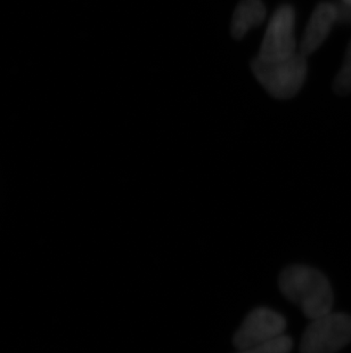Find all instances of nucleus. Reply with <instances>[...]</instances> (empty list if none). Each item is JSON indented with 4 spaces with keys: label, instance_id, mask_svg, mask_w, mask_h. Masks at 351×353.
I'll use <instances>...</instances> for the list:
<instances>
[{
    "label": "nucleus",
    "instance_id": "f257e3e1",
    "mask_svg": "<svg viewBox=\"0 0 351 353\" xmlns=\"http://www.w3.org/2000/svg\"><path fill=\"white\" fill-rule=\"evenodd\" d=\"M279 290L286 299L301 307L309 319L332 312L333 290L328 278L314 268L291 265L281 271Z\"/></svg>",
    "mask_w": 351,
    "mask_h": 353
},
{
    "label": "nucleus",
    "instance_id": "f03ea898",
    "mask_svg": "<svg viewBox=\"0 0 351 353\" xmlns=\"http://www.w3.org/2000/svg\"><path fill=\"white\" fill-rule=\"evenodd\" d=\"M251 69L266 92L277 100L295 97L307 77V62L301 53L281 61H266L257 57L252 60Z\"/></svg>",
    "mask_w": 351,
    "mask_h": 353
},
{
    "label": "nucleus",
    "instance_id": "7ed1b4c3",
    "mask_svg": "<svg viewBox=\"0 0 351 353\" xmlns=\"http://www.w3.org/2000/svg\"><path fill=\"white\" fill-rule=\"evenodd\" d=\"M351 342V316L330 312L312 319L302 335L301 353H335Z\"/></svg>",
    "mask_w": 351,
    "mask_h": 353
},
{
    "label": "nucleus",
    "instance_id": "20e7f679",
    "mask_svg": "<svg viewBox=\"0 0 351 353\" xmlns=\"http://www.w3.org/2000/svg\"><path fill=\"white\" fill-rule=\"evenodd\" d=\"M295 37V10L281 5L269 21L258 57L266 61H281L297 52Z\"/></svg>",
    "mask_w": 351,
    "mask_h": 353
},
{
    "label": "nucleus",
    "instance_id": "39448f33",
    "mask_svg": "<svg viewBox=\"0 0 351 353\" xmlns=\"http://www.w3.org/2000/svg\"><path fill=\"white\" fill-rule=\"evenodd\" d=\"M284 316L267 307H258L246 316L233 339L237 350L265 343L284 334Z\"/></svg>",
    "mask_w": 351,
    "mask_h": 353
},
{
    "label": "nucleus",
    "instance_id": "423d86ee",
    "mask_svg": "<svg viewBox=\"0 0 351 353\" xmlns=\"http://www.w3.org/2000/svg\"><path fill=\"white\" fill-rule=\"evenodd\" d=\"M337 23V6L333 3H321L314 10L300 43V53L310 55L323 45L332 28Z\"/></svg>",
    "mask_w": 351,
    "mask_h": 353
},
{
    "label": "nucleus",
    "instance_id": "0eeeda50",
    "mask_svg": "<svg viewBox=\"0 0 351 353\" xmlns=\"http://www.w3.org/2000/svg\"><path fill=\"white\" fill-rule=\"evenodd\" d=\"M266 7L262 0H242L236 7L232 20V34L236 39L246 36L252 28L265 21Z\"/></svg>",
    "mask_w": 351,
    "mask_h": 353
},
{
    "label": "nucleus",
    "instance_id": "6e6552de",
    "mask_svg": "<svg viewBox=\"0 0 351 353\" xmlns=\"http://www.w3.org/2000/svg\"><path fill=\"white\" fill-rule=\"evenodd\" d=\"M293 349V341L288 335H281L265 343L239 350L237 353H290Z\"/></svg>",
    "mask_w": 351,
    "mask_h": 353
},
{
    "label": "nucleus",
    "instance_id": "1a4fd4ad",
    "mask_svg": "<svg viewBox=\"0 0 351 353\" xmlns=\"http://www.w3.org/2000/svg\"><path fill=\"white\" fill-rule=\"evenodd\" d=\"M333 90L339 95H347L351 92V40L345 52L341 70L335 77Z\"/></svg>",
    "mask_w": 351,
    "mask_h": 353
},
{
    "label": "nucleus",
    "instance_id": "9d476101",
    "mask_svg": "<svg viewBox=\"0 0 351 353\" xmlns=\"http://www.w3.org/2000/svg\"><path fill=\"white\" fill-rule=\"evenodd\" d=\"M337 6V23L351 24V5L340 1L335 3Z\"/></svg>",
    "mask_w": 351,
    "mask_h": 353
},
{
    "label": "nucleus",
    "instance_id": "9b49d317",
    "mask_svg": "<svg viewBox=\"0 0 351 353\" xmlns=\"http://www.w3.org/2000/svg\"><path fill=\"white\" fill-rule=\"evenodd\" d=\"M342 1H345V3H350L351 5V0H342Z\"/></svg>",
    "mask_w": 351,
    "mask_h": 353
}]
</instances>
